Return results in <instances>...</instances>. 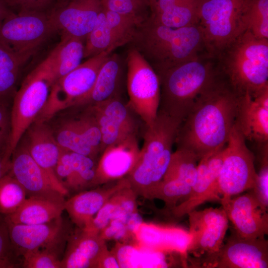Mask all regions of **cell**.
Here are the masks:
<instances>
[{"label":"cell","mask_w":268,"mask_h":268,"mask_svg":"<svg viewBox=\"0 0 268 268\" xmlns=\"http://www.w3.org/2000/svg\"><path fill=\"white\" fill-rule=\"evenodd\" d=\"M100 2L105 9L133 16L140 22L149 15L141 0H100Z\"/></svg>","instance_id":"obj_39"},{"label":"cell","mask_w":268,"mask_h":268,"mask_svg":"<svg viewBox=\"0 0 268 268\" xmlns=\"http://www.w3.org/2000/svg\"><path fill=\"white\" fill-rule=\"evenodd\" d=\"M65 201L28 197L14 212L4 216L7 222L27 225L49 222L62 216Z\"/></svg>","instance_id":"obj_29"},{"label":"cell","mask_w":268,"mask_h":268,"mask_svg":"<svg viewBox=\"0 0 268 268\" xmlns=\"http://www.w3.org/2000/svg\"></svg>","instance_id":"obj_49"},{"label":"cell","mask_w":268,"mask_h":268,"mask_svg":"<svg viewBox=\"0 0 268 268\" xmlns=\"http://www.w3.org/2000/svg\"><path fill=\"white\" fill-rule=\"evenodd\" d=\"M63 110L46 121L59 146L96 159L100 153L101 134L90 105Z\"/></svg>","instance_id":"obj_8"},{"label":"cell","mask_w":268,"mask_h":268,"mask_svg":"<svg viewBox=\"0 0 268 268\" xmlns=\"http://www.w3.org/2000/svg\"><path fill=\"white\" fill-rule=\"evenodd\" d=\"M238 96L222 76L195 101L179 127L177 148L199 160L226 145L235 123Z\"/></svg>","instance_id":"obj_1"},{"label":"cell","mask_w":268,"mask_h":268,"mask_svg":"<svg viewBox=\"0 0 268 268\" xmlns=\"http://www.w3.org/2000/svg\"><path fill=\"white\" fill-rule=\"evenodd\" d=\"M198 157L192 152L177 148L173 152L168 169L162 180L176 179L184 181L192 188L197 178Z\"/></svg>","instance_id":"obj_34"},{"label":"cell","mask_w":268,"mask_h":268,"mask_svg":"<svg viewBox=\"0 0 268 268\" xmlns=\"http://www.w3.org/2000/svg\"><path fill=\"white\" fill-rule=\"evenodd\" d=\"M123 63L120 55L112 53L101 67L92 89L77 106L100 103L115 96Z\"/></svg>","instance_id":"obj_31"},{"label":"cell","mask_w":268,"mask_h":268,"mask_svg":"<svg viewBox=\"0 0 268 268\" xmlns=\"http://www.w3.org/2000/svg\"><path fill=\"white\" fill-rule=\"evenodd\" d=\"M235 123L246 140L268 143V88L255 97L238 96Z\"/></svg>","instance_id":"obj_23"},{"label":"cell","mask_w":268,"mask_h":268,"mask_svg":"<svg viewBox=\"0 0 268 268\" xmlns=\"http://www.w3.org/2000/svg\"><path fill=\"white\" fill-rule=\"evenodd\" d=\"M27 198L23 187L8 171L0 178V215L5 216L13 213Z\"/></svg>","instance_id":"obj_35"},{"label":"cell","mask_w":268,"mask_h":268,"mask_svg":"<svg viewBox=\"0 0 268 268\" xmlns=\"http://www.w3.org/2000/svg\"><path fill=\"white\" fill-rule=\"evenodd\" d=\"M129 105L146 126L156 119L160 105L158 76L134 48L129 47L126 58Z\"/></svg>","instance_id":"obj_11"},{"label":"cell","mask_w":268,"mask_h":268,"mask_svg":"<svg viewBox=\"0 0 268 268\" xmlns=\"http://www.w3.org/2000/svg\"><path fill=\"white\" fill-rule=\"evenodd\" d=\"M128 45L135 49L157 74L206 52L198 24L172 28L149 17L138 24Z\"/></svg>","instance_id":"obj_2"},{"label":"cell","mask_w":268,"mask_h":268,"mask_svg":"<svg viewBox=\"0 0 268 268\" xmlns=\"http://www.w3.org/2000/svg\"><path fill=\"white\" fill-rule=\"evenodd\" d=\"M139 152L136 134L106 147L96 163L92 188L126 178L135 166Z\"/></svg>","instance_id":"obj_18"},{"label":"cell","mask_w":268,"mask_h":268,"mask_svg":"<svg viewBox=\"0 0 268 268\" xmlns=\"http://www.w3.org/2000/svg\"><path fill=\"white\" fill-rule=\"evenodd\" d=\"M143 222L138 211L111 221L99 233L105 241L115 240L116 242H128L134 238L135 230Z\"/></svg>","instance_id":"obj_37"},{"label":"cell","mask_w":268,"mask_h":268,"mask_svg":"<svg viewBox=\"0 0 268 268\" xmlns=\"http://www.w3.org/2000/svg\"><path fill=\"white\" fill-rule=\"evenodd\" d=\"M62 0H57V1H62Z\"/></svg>","instance_id":"obj_48"},{"label":"cell","mask_w":268,"mask_h":268,"mask_svg":"<svg viewBox=\"0 0 268 268\" xmlns=\"http://www.w3.org/2000/svg\"><path fill=\"white\" fill-rule=\"evenodd\" d=\"M181 123L182 121L158 110L154 122L145 126L138 158L126 177L137 197L151 200L168 169Z\"/></svg>","instance_id":"obj_5"},{"label":"cell","mask_w":268,"mask_h":268,"mask_svg":"<svg viewBox=\"0 0 268 268\" xmlns=\"http://www.w3.org/2000/svg\"><path fill=\"white\" fill-rule=\"evenodd\" d=\"M148 17L158 23L172 28L198 24L201 0H141Z\"/></svg>","instance_id":"obj_27"},{"label":"cell","mask_w":268,"mask_h":268,"mask_svg":"<svg viewBox=\"0 0 268 268\" xmlns=\"http://www.w3.org/2000/svg\"><path fill=\"white\" fill-rule=\"evenodd\" d=\"M113 53L107 51L88 58L58 79L35 120L46 121L57 113L77 106L92 89L101 67Z\"/></svg>","instance_id":"obj_9"},{"label":"cell","mask_w":268,"mask_h":268,"mask_svg":"<svg viewBox=\"0 0 268 268\" xmlns=\"http://www.w3.org/2000/svg\"><path fill=\"white\" fill-rule=\"evenodd\" d=\"M10 161H7L2 154H0V179L9 170Z\"/></svg>","instance_id":"obj_47"},{"label":"cell","mask_w":268,"mask_h":268,"mask_svg":"<svg viewBox=\"0 0 268 268\" xmlns=\"http://www.w3.org/2000/svg\"><path fill=\"white\" fill-rule=\"evenodd\" d=\"M96 163L88 156L62 148L55 174L69 194H76L92 188Z\"/></svg>","instance_id":"obj_26"},{"label":"cell","mask_w":268,"mask_h":268,"mask_svg":"<svg viewBox=\"0 0 268 268\" xmlns=\"http://www.w3.org/2000/svg\"><path fill=\"white\" fill-rule=\"evenodd\" d=\"M224 147L203 156L197 165V178L191 193L171 210L174 215L182 217L206 201H219L217 180L220 172Z\"/></svg>","instance_id":"obj_20"},{"label":"cell","mask_w":268,"mask_h":268,"mask_svg":"<svg viewBox=\"0 0 268 268\" xmlns=\"http://www.w3.org/2000/svg\"><path fill=\"white\" fill-rule=\"evenodd\" d=\"M216 59L221 74L238 96L255 97L268 88V39L246 30Z\"/></svg>","instance_id":"obj_4"},{"label":"cell","mask_w":268,"mask_h":268,"mask_svg":"<svg viewBox=\"0 0 268 268\" xmlns=\"http://www.w3.org/2000/svg\"><path fill=\"white\" fill-rule=\"evenodd\" d=\"M84 44L85 41L81 39L61 35L60 42L42 61L54 84L81 63Z\"/></svg>","instance_id":"obj_28"},{"label":"cell","mask_w":268,"mask_h":268,"mask_svg":"<svg viewBox=\"0 0 268 268\" xmlns=\"http://www.w3.org/2000/svg\"><path fill=\"white\" fill-rule=\"evenodd\" d=\"M21 264L12 248L7 223L4 216L0 214V268H16Z\"/></svg>","instance_id":"obj_41"},{"label":"cell","mask_w":268,"mask_h":268,"mask_svg":"<svg viewBox=\"0 0 268 268\" xmlns=\"http://www.w3.org/2000/svg\"><path fill=\"white\" fill-rule=\"evenodd\" d=\"M16 12L10 5L9 0H0V26L9 16Z\"/></svg>","instance_id":"obj_46"},{"label":"cell","mask_w":268,"mask_h":268,"mask_svg":"<svg viewBox=\"0 0 268 268\" xmlns=\"http://www.w3.org/2000/svg\"><path fill=\"white\" fill-rule=\"evenodd\" d=\"M190 236L187 253L205 256L217 252L223 244L229 220L221 208L193 210L188 214Z\"/></svg>","instance_id":"obj_15"},{"label":"cell","mask_w":268,"mask_h":268,"mask_svg":"<svg viewBox=\"0 0 268 268\" xmlns=\"http://www.w3.org/2000/svg\"><path fill=\"white\" fill-rule=\"evenodd\" d=\"M20 141L25 145L34 160L49 175L56 190L65 197L67 196L68 192L60 183L55 174L62 148L47 123L34 121Z\"/></svg>","instance_id":"obj_21"},{"label":"cell","mask_w":268,"mask_h":268,"mask_svg":"<svg viewBox=\"0 0 268 268\" xmlns=\"http://www.w3.org/2000/svg\"><path fill=\"white\" fill-rule=\"evenodd\" d=\"M54 81L42 62L19 86L10 107V133L4 158L12 153L24 133L44 107Z\"/></svg>","instance_id":"obj_6"},{"label":"cell","mask_w":268,"mask_h":268,"mask_svg":"<svg viewBox=\"0 0 268 268\" xmlns=\"http://www.w3.org/2000/svg\"><path fill=\"white\" fill-rule=\"evenodd\" d=\"M137 197L129 184L115 193L83 229L99 234L114 219L138 211Z\"/></svg>","instance_id":"obj_30"},{"label":"cell","mask_w":268,"mask_h":268,"mask_svg":"<svg viewBox=\"0 0 268 268\" xmlns=\"http://www.w3.org/2000/svg\"><path fill=\"white\" fill-rule=\"evenodd\" d=\"M262 150L261 167L257 176L253 192L260 203L268 206V144L261 147Z\"/></svg>","instance_id":"obj_42"},{"label":"cell","mask_w":268,"mask_h":268,"mask_svg":"<svg viewBox=\"0 0 268 268\" xmlns=\"http://www.w3.org/2000/svg\"><path fill=\"white\" fill-rule=\"evenodd\" d=\"M22 268H62L60 255L54 252L39 249L29 251L22 256Z\"/></svg>","instance_id":"obj_40"},{"label":"cell","mask_w":268,"mask_h":268,"mask_svg":"<svg viewBox=\"0 0 268 268\" xmlns=\"http://www.w3.org/2000/svg\"><path fill=\"white\" fill-rule=\"evenodd\" d=\"M129 182L126 178L76 193L64 203L65 210L77 227L82 229L92 220L107 201Z\"/></svg>","instance_id":"obj_24"},{"label":"cell","mask_w":268,"mask_h":268,"mask_svg":"<svg viewBox=\"0 0 268 268\" xmlns=\"http://www.w3.org/2000/svg\"><path fill=\"white\" fill-rule=\"evenodd\" d=\"M246 30L261 39H268V0H246L243 14Z\"/></svg>","instance_id":"obj_36"},{"label":"cell","mask_w":268,"mask_h":268,"mask_svg":"<svg viewBox=\"0 0 268 268\" xmlns=\"http://www.w3.org/2000/svg\"><path fill=\"white\" fill-rule=\"evenodd\" d=\"M246 0H201L198 24L209 55L216 58L246 30L243 17Z\"/></svg>","instance_id":"obj_7"},{"label":"cell","mask_w":268,"mask_h":268,"mask_svg":"<svg viewBox=\"0 0 268 268\" xmlns=\"http://www.w3.org/2000/svg\"><path fill=\"white\" fill-rule=\"evenodd\" d=\"M106 241L99 235L77 227L67 239L62 268H96Z\"/></svg>","instance_id":"obj_25"},{"label":"cell","mask_w":268,"mask_h":268,"mask_svg":"<svg viewBox=\"0 0 268 268\" xmlns=\"http://www.w3.org/2000/svg\"><path fill=\"white\" fill-rule=\"evenodd\" d=\"M103 9L108 24L120 46L128 44L141 22L133 16Z\"/></svg>","instance_id":"obj_38"},{"label":"cell","mask_w":268,"mask_h":268,"mask_svg":"<svg viewBox=\"0 0 268 268\" xmlns=\"http://www.w3.org/2000/svg\"><path fill=\"white\" fill-rule=\"evenodd\" d=\"M202 258L203 268H267L268 241L265 237L244 238L232 230L217 252Z\"/></svg>","instance_id":"obj_14"},{"label":"cell","mask_w":268,"mask_h":268,"mask_svg":"<svg viewBox=\"0 0 268 268\" xmlns=\"http://www.w3.org/2000/svg\"><path fill=\"white\" fill-rule=\"evenodd\" d=\"M235 123L223 149V157L217 180L221 198H231L255 187L257 173L253 153Z\"/></svg>","instance_id":"obj_10"},{"label":"cell","mask_w":268,"mask_h":268,"mask_svg":"<svg viewBox=\"0 0 268 268\" xmlns=\"http://www.w3.org/2000/svg\"><path fill=\"white\" fill-rule=\"evenodd\" d=\"M101 9L100 0H64L48 15L57 33L85 41Z\"/></svg>","instance_id":"obj_17"},{"label":"cell","mask_w":268,"mask_h":268,"mask_svg":"<svg viewBox=\"0 0 268 268\" xmlns=\"http://www.w3.org/2000/svg\"><path fill=\"white\" fill-rule=\"evenodd\" d=\"M57 33L46 13L14 12L0 26V41L28 61Z\"/></svg>","instance_id":"obj_12"},{"label":"cell","mask_w":268,"mask_h":268,"mask_svg":"<svg viewBox=\"0 0 268 268\" xmlns=\"http://www.w3.org/2000/svg\"><path fill=\"white\" fill-rule=\"evenodd\" d=\"M120 45L110 29L102 7L95 23L86 38L83 58H89L105 51H113Z\"/></svg>","instance_id":"obj_33"},{"label":"cell","mask_w":268,"mask_h":268,"mask_svg":"<svg viewBox=\"0 0 268 268\" xmlns=\"http://www.w3.org/2000/svg\"><path fill=\"white\" fill-rule=\"evenodd\" d=\"M8 172L24 189L27 197H41L64 201L49 175L34 160L20 141L13 151Z\"/></svg>","instance_id":"obj_19"},{"label":"cell","mask_w":268,"mask_h":268,"mask_svg":"<svg viewBox=\"0 0 268 268\" xmlns=\"http://www.w3.org/2000/svg\"><path fill=\"white\" fill-rule=\"evenodd\" d=\"M118 260L111 250L107 249L100 257L96 268H120Z\"/></svg>","instance_id":"obj_45"},{"label":"cell","mask_w":268,"mask_h":268,"mask_svg":"<svg viewBox=\"0 0 268 268\" xmlns=\"http://www.w3.org/2000/svg\"><path fill=\"white\" fill-rule=\"evenodd\" d=\"M10 107L0 105V154L4 156L10 136Z\"/></svg>","instance_id":"obj_44"},{"label":"cell","mask_w":268,"mask_h":268,"mask_svg":"<svg viewBox=\"0 0 268 268\" xmlns=\"http://www.w3.org/2000/svg\"><path fill=\"white\" fill-rule=\"evenodd\" d=\"M26 62L0 41V105L11 107Z\"/></svg>","instance_id":"obj_32"},{"label":"cell","mask_w":268,"mask_h":268,"mask_svg":"<svg viewBox=\"0 0 268 268\" xmlns=\"http://www.w3.org/2000/svg\"><path fill=\"white\" fill-rule=\"evenodd\" d=\"M89 105L101 134L100 153L108 146L136 134L135 125L128 108L116 95Z\"/></svg>","instance_id":"obj_22"},{"label":"cell","mask_w":268,"mask_h":268,"mask_svg":"<svg viewBox=\"0 0 268 268\" xmlns=\"http://www.w3.org/2000/svg\"><path fill=\"white\" fill-rule=\"evenodd\" d=\"M157 75L159 110L182 122L196 99L222 77L216 58L206 52Z\"/></svg>","instance_id":"obj_3"},{"label":"cell","mask_w":268,"mask_h":268,"mask_svg":"<svg viewBox=\"0 0 268 268\" xmlns=\"http://www.w3.org/2000/svg\"><path fill=\"white\" fill-rule=\"evenodd\" d=\"M7 223L12 248L19 258L26 252L39 249L60 255L72 231L62 216L39 224Z\"/></svg>","instance_id":"obj_13"},{"label":"cell","mask_w":268,"mask_h":268,"mask_svg":"<svg viewBox=\"0 0 268 268\" xmlns=\"http://www.w3.org/2000/svg\"><path fill=\"white\" fill-rule=\"evenodd\" d=\"M220 202L239 236L256 239L268 234V208L252 191L234 198H221Z\"/></svg>","instance_id":"obj_16"},{"label":"cell","mask_w":268,"mask_h":268,"mask_svg":"<svg viewBox=\"0 0 268 268\" xmlns=\"http://www.w3.org/2000/svg\"><path fill=\"white\" fill-rule=\"evenodd\" d=\"M9 2L16 12H37L48 14L57 0H9Z\"/></svg>","instance_id":"obj_43"}]
</instances>
